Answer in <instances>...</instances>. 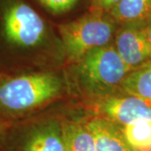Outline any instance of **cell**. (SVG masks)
<instances>
[{
  "label": "cell",
  "mask_w": 151,
  "mask_h": 151,
  "mask_svg": "<svg viewBox=\"0 0 151 151\" xmlns=\"http://www.w3.org/2000/svg\"><path fill=\"white\" fill-rule=\"evenodd\" d=\"M61 82L50 73H29L14 76L0 83V109L21 115L58 96Z\"/></svg>",
  "instance_id": "obj_1"
},
{
  "label": "cell",
  "mask_w": 151,
  "mask_h": 151,
  "mask_svg": "<svg viewBox=\"0 0 151 151\" xmlns=\"http://www.w3.org/2000/svg\"><path fill=\"white\" fill-rule=\"evenodd\" d=\"M130 72L115 47L93 49L77 61V76L83 88L97 97L113 95Z\"/></svg>",
  "instance_id": "obj_2"
},
{
  "label": "cell",
  "mask_w": 151,
  "mask_h": 151,
  "mask_svg": "<svg viewBox=\"0 0 151 151\" xmlns=\"http://www.w3.org/2000/svg\"><path fill=\"white\" fill-rule=\"evenodd\" d=\"M118 23L109 14L94 10L74 21L59 26L67 57L77 62L93 49L110 44Z\"/></svg>",
  "instance_id": "obj_3"
},
{
  "label": "cell",
  "mask_w": 151,
  "mask_h": 151,
  "mask_svg": "<svg viewBox=\"0 0 151 151\" xmlns=\"http://www.w3.org/2000/svg\"><path fill=\"white\" fill-rule=\"evenodd\" d=\"M1 24L7 42L18 48L36 47L46 35L42 17L22 0L7 1L2 10Z\"/></svg>",
  "instance_id": "obj_4"
},
{
  "label": "cell",
  "mask_w": 151,
  "mask_h": 151,
  "mask_svg": "<svg viewBox=\"0 0 151 151\" xmlns=\"http://www.w3.org/2000/svg\"><path fill=\"white\" fill-rule=\"evenodd\" d=\"M115 48L130 71L151 61L145 21L121 24L115 34Z\"/></svg>",
  "instance_id": "obj_5"
},
{
  "label": "cell",
  "mask_w": 151,
  "mask_h": 151,
  "mask_svg": "<svg viewBox=\"0 0 151 151\" xmlns=\"http://www.w3.org/2000/svg\"><path fill=\"white\" fill-rule=\"evenodd\" d=\"M96 108L102 117L120 126L151 120V106L134 96H106L98 97Z\"/></svg>",
  "instance_id": "obj_6"
},
{
  "label": "cell",
  "mask_w": 151,
  "mask_h": 151,
  "mask_svg": "<svg viewBox=\"0 0 151 151\" xmlns=\"http://www.w3.org/2000/svg\"><path fill=\"white\" fill-rule=\"evenodd\" d=\"M14 151H65L62 126L56 122L30 126L18 138Z\"/></svg>",
  "instance_id": "obj_7"
},
{
  "label": "cell",
  "mask_w": 151,
  "mask_h": 151,
  "mask_svg": "<svg viewBox=\"0 0 151 151\" xmlns=\"http://www.w3.org/2000/svg\"><path fill=\"white\" fill-rule=\"evenodd\" d=\"M94 139L97 151H134L124 136L122 127L102 116L84 123Z\"/></svg>",
  "instance_id": "obj_8"
},
{
  "label": "cell",
  "mask_w": 151,
  "mask_h": 151,
  "mask_svg": "<svg viewBox=\"0 0 151 151\" xmlns=\"http://www.w3.org/2000/svg\"><path fill=\"white\" fill-rule=\"evenodd\" d=\"M121 88L128 95L139 97L151 106V61L131 70Z\"/></svg>",
  "instance_id": "obj_9"
},
{
  "label": "cell",
  "mask_w": 151,
  "mask_h": 151,
  "mask_svg": "<svg viewBox=\"0 0 151 151\" xmlns=\"http://www.w3.org/2000/svg\"><path fill=\"white\" fill-rule=\"evenodd\" d=\"M108 14L119 24L145 21L151 15V0H122Z\"/></svg>",
  "instance_id": "obj_10"
},
{
  "label": "cell",
  "mask_w": 151,
  "mask_h": 151,
  "mask_svg": "<svg viewBox=\"0 0 151 151\" xmlns=\"http://www.w3.org/2000/svg\"><path fill=\"white\" fill-rule=\"evenodd\" d=\"M61 126L65 151H97L94 139L84 124L65 123Z\"/></svg>",
  "instance_id": "obj_11"
},
{
  "label": "cell",
  "mask_w": 151,
  "mask_h": 151,
  "mask_svg": "<svg viewBox=\"0 0 151 151\" xmlns=\"http://www.w3.org/2000/svg\"><path fill=\"white\" fill-rule=\"evenodd\" d=\"M121 127L134 151H151V120Z\"/></svg>",
  "instance_id": "obj_12"
},
{
  "label": "cell",
  "mask_w": 151,
  "mask_h": 151,
  "mask_svg": "<svg viewBox=\"0 0 151 151\" xmlns=\"http://www.w3.org/2000/svg\"><path fill=\"white\" fill-rule=\"evenodd\" d=\"M44 8L53 14H61L72 9L79 0H37Z\"/></svg>",
  "instance_id": "obj_13"
},
{
  "label": "cell",
  "mask_w": 151,
  "mask_h": 151,
  "mask_svg": "<svg viewBox=\"0 0 151 151\" xmlns=\"http://www.w3.org/2000/svg\"><path fill=\"white\" fill-rule=\"evenodd\" d=\"M122 0H94V9L109 13Z\"/></svg>",
  "instance_id": "obj_14"
},
{
  "label": "cell",
  "mask_w": 151,
  "mask_h": 151,
  "mask_svg": "<svg viewBox=\"0 0 151 151\" xmlns=\"http://www.w3.org/2000/svg\"><path fill=\"white\" fill-rule=\"evenodd\" d=\"M145 28L147 39L149 40V43L151 47V15L145 21Z\"/></svg>",
  "instance_id": "obj_15"
}]
</instances>
